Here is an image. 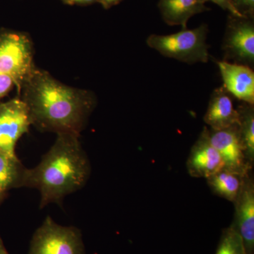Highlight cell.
Listing matches in <instances>:
<instances>
[{
  "label": "cell",
  "mask_w": 254,
  "mask_h": 254,
  "mask_svg": "<svg viewBox=\"0 0 254 254\" xmlns=\"http://www.w3.org/2000/svg\"><path fill=\"white\" fill-rule=\"evenodd\" d=\"M21 88L31 125L57 135L80 136L96 105L91 91L66 86L36 68Z\"/></svg>",
  "instance_id": "6da1fadb"
},
{
  "label": "cell",
  "mask_w": 254,
  "mask_h": 254,
  "mask_svg": "<svg viewBox=\"0 0 254 254\" xmlns=\"http://www.w3.org/2000/svg\"><path fill=\"white\" fill-rule=\"evenodd\" d=\"M91 175V162L79 136L61 133L38 165L25 168L21 187L38 190L43 209L52 203L62 204L68 195L86 186Z\"/></svg>",
  "instance_id": "7a4b0ae2"
},
{
  "label": "cell",
  "mask_w": 254,
  "mask_h": 254,
  "mask_svg": "<svg viewBox=\"0 0 254 254\" xmlns=\"http://www.w3.org/2000/svg\"><path fill=\"white\" fill-rule=\"evenodd\" d=\"M208 28L200 25L193 29H182L173 34H152L147 38L146 43L152 49L164 57L173 58L192 64L208 63L209 46L206 43Z\"/></svg>",
  "instance_id": "3957f363"
},
{
  "label": "cell",
  "mask_w": 254,
  "mask_h": 254,
  "mask_svg": "<svg viewBox=\"0 0 254 254\" xmlns=\"http://www.w3.org/2000/svg\"><path fill=\"white\" fill-rule=\"evenodd\" d=\"M28 254H86L81 230L47 216L33 234Z\"/></svg>",
  "instance_id": "277c9868"
},
{
  "label": "cell",
  "mask_w": 254,
  "mask_h": 254,
  "mask_svg": "<svg viewBox=\"0 0 254 254\" xmlns=\"http://www.w3.org/2000/svg\"><path fill=\"white\" fill-rule=\"evenodd\" d=\"M33 56V45L27 35L0 33V73L11 76L18 88H21L35 68Z\"/></svg>",
  "instance_id": "5b68a950"
},
{
  "label": "cell",
  "mask_w": 254,
  "mask_h": 254,
  "mask_svg": "<svg viewBox=\"0 0 254 254\" xmlns=\"http://www.w3.org/2000/svg\"><path fill=\"white\" fill-rule=\"evenodd\" d=\"M225 61L252 66L254 63V18L230 14L223 41Z\"/></svg>",
  "instance_id": "8992f818"
},
{
  "label": "cell",
  "mask_w": 254,
  "mask_h": 254,
  "mask_svg": "<svg viewBox=\"0 0 254 254\" xmlns=\"http://www.w3.org/2000/svg\"><path fill=\"white\" fill-rule=\"evenodd\" d=\"M31 125L27 106L22 99L16 98L0 103V152L16 156V143Z\"/></svg>",
  "instance_id": "52a82bcc"
},
{
  "label": "cell",
  "mask_w": 254,
  "mask_h": 254,
  "mask_svg": "<svg viewBox=\"0 0 254 254\" xmlns=\"http://www.w3.org/2000/svg\"><path fill=\"white\" fill-rule=\"evenodd\" d=\"M235 215L232 225L242 237L246 254H254V180L253 170L244 177L240 193L234 202Z\"/></svg>",
  "instance_id": "ba28073f"
},
{
  "label": "cell",
  "mask_w": 254,
  "mask_h": 254,
  "mask_svg": "<svg viewBox=\"0 0 254 254\" xmlns=\"http://www.w3.org/2000/svg\"><path fill=\"white\" fill-rule=\"evenodd\" d=\"M210 141L221 157L224 168L245 175L250 170L239 135L238 125L222 130L209 129Z\"/></svg>",
  "instance_id": "9c48e42d"
},
{
  "label": "cell",
  "mask_w": 254,
  "mask_h": 254,
  "mask_svg": "<svg viewBox=\"0 0 254 254\" xmlns=\"http://www.w3.org/2000/svg\"><path fill=\"white\" fill-rule=\"evenodd\" d=\"M223 168L221 157L210 141L209 129L204 127L187 159L189 175L195 178L207 179Z\"/></svg>",
  "instance_id": "30bf717a"
},
{
  "label": "cell",
  "mask_w": 254,
  "mask_h": 254,
  "mask_svg": "<svg viewBox=\"0 0 254 254\" xmlns=\"http://www.w3.org/2000/svg\"><path fill=\"white\" fill-rule=\"evenodd\" d=\"M223 86L230 95L247 104L254 105V72L250 66L217 61Z\"/></svg>",
  "instance_id": "8fae6325"
},
{
  "label": "cell",
  "mask_w": 254,
  "mask_h": 254,
  "mask_svg": "<svg viewBox=\"0 0 254 254\" xmlns=\"http://www.w3.org/2000/svg\"><path fill=\"white\" fill-rule=\"evenodd\" d=\"M203 120L212 130L225 129L238 125V111L234 108L231 95L223 86L212 93Z\"/></svg>",
  "instance_id": "7c38bea8"
},
{
  "label": "cell",
  "mask_w": 254,
  "mask_h": 254,
  "mask_svg": "<svg viewBox=\"0 0 254 254\" xmlns=\"http://www.w3.org/2000/svg\"><path fill=\"white\" fill-rule=\"evenodd\" d=\"M162 18L170 26H181L187 28L192 16L210 11L200 0H160L158 4Z\"/></svg>",
  "instance_id": "4fadbf2b"
},
{
  "label": "cell",
  "mask_w": 254,
  "mask_h": 254,
  "mask_svg": "<svg viewBox=\"0 0 254 254\" xmlns=\"http://www.w3.org/2000/svg\"><path fill=\"white\" fill-rule=\"evenodd\" d=\"M245 176L222 169L206 180L213 193L234 203L240 193Z\"/></svg>",
  "instance_id": "5bb4252c"
},
{
  "label": "cell",
  "mask_w": 254,
  "mask_h": 254,
  "mask_svg": "<svg viewBox=\"0 0 254 254\" xmlns=\"http://www.w3.org/2000/svg\"><path fill=\"white\" fill-rule=\"evenodd\" d=\"M24 169L16 155L0 152V203L10 190L21 187Z\"/></svg>",
  "instance_id": "9a60e30c"
},
{
  "label": "cell",
  "mask_w": 254,
  "mask_h": 254,
  "mask_svg": "<svg viewBox=\"0 0 254 254\" xmlns=\"http://www.w3.org/2000/svg\"><path fill=\"white\" fill-rule=\"evenodd\" d=\"M238 131L246 160L251 169L254 165V107L243 103L237 108Z\"/></svg>",
  "instance_id": "2e32d148"
},
{
  "label": "cell",
  "mask_w": 254,
  "mask_h": 254,
  "mask_svg": "<svg viewBox=\"0 0 254 254\" xmlns=\"http://www.w3.org/2000/svg\"><path fill=\"white\" fill-rule=\"evenodd\" d=\"M215 254H246L243 240L233 227L222 230Z\"/></svg>",
  "instance_id": "e0dca14e"
},
{
  "label": "cell",
  "mask_w": 254,
  "mask_h": 254,
  "mask_svg": "<svg viewBox=\"0 0 254 254\" xmlns=\"http://www.w3.org/2000/svg\"><path fill=\"white\" fill-rule=\"evenodd\" d=\"M235 9L242 16L254 18V0H232Z\"/></svg>",
  "instance_id": "ac0fdd59"
},
{
  "label": "cell",
  "mask_w": 254,
  "mask_h": 254,
  "mask_svg": "<svg viewBox=\"0 0 254 254\" xmlns=\"http://www.w3.org/2000/svg\"><path fill=\"white\" fill-rule=\"evenodd\" d=\"M14 86L16 82L11 76L0 73V100L6 96Z\"/></svg>",
  "instance_id": "d6986e66"
},
{
  "label": "cell",
  "mask_w": 254,
  "mask_h": 254,
  "mask_svg": "<svg viewBox=\"0 0 254 254\" xmlns=\"http://www.w3.org/2000/svg\"><path fill=\"white\" fill-rule=\"evenodd\" d=\"M202 2H208V1H212L215 3V4L218 5L222 9L225 11H229L230 14L233 15V16H239V17H246V16H242L238 11L235 9L233 4H232V0H200Z\"/></svg>",
  "instance_id": "ffe728a7"
},
{
  "label": "cell",
  "mask_w": 254,
  "mask_h": 254,
  "mask_svg": "<svg viewBox=\"0 0 254 254\" xmlns=\"http://www.w3.org/2000/svg\"><path fill=\"white\" fill-rule=\"evenodd\" d=\"M98 2V0H65V4L70 5H90Z\"/></svg>",
  "instance_id": "44dd1931"
},
{
  "label": "cell",
  "mask_w": 254,
  "mask_h": 254,
  "mask_svg": "<svg viewBox=\"0 0 254 254\" xmlns=\"http://www.w3.org/2000/svg\"><path fill=\"white\" fill-rule=\"evenodd\" d=\"M123 0H98V2L100 3L105 9H110L113 6L118 4L121 2Z\"/></svg>",
  "instance_id": "7402d4cb"
},
{
  "label": "cell",
  "mask_w": 254,
  "mask_h": 254,
  "mask_svg": "<svg viewBox=\"0 0 254 254\" xmlns=\"http://www.w3.org/2000/svg\"><path fill=\"white\" fill-rule=\"evenodd\" d=\"M0 254H9L6 250V247H5L1 235H0Z\"/></svg>",
  "instance_id": "603a6c76"
},
{
  "label": "cell",
  "mask_w": 254,
  "mask_h": 254,
  "mask_svg": "<svg viewBox=\"0 0 254 254\" xmlns=\"http://www.w3.org/2000/svg\"><path fill=\"white\" fill-rule=\"evenodd\" d=\"M63 1H64H64H65V0H63Z\"/></svg>",
  "instance_id": "cb8c5ba5"
}]
</instances>
